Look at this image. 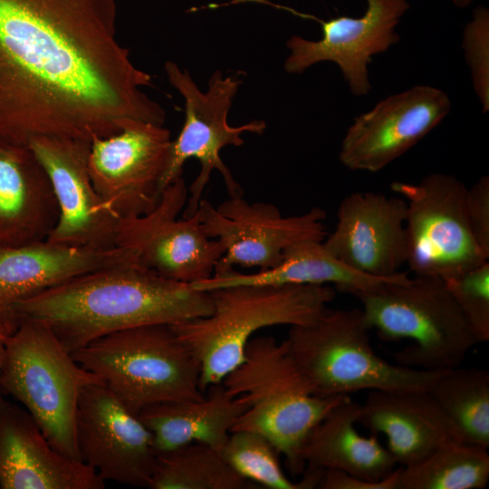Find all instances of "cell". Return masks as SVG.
Masks as SVG:
<instances>
[{
    "label": "cell",
    "mask_w": 489,
    "mask_h": 489,
    "mask_svg": "<svg viewBox=\"0 0 489 489\" xmlns=\"http://www.w3.org/2000/svg\"><path fill=\"white\" fill-rule=\"evenodd\" d=\"M116 19L115 0H0V139L91 143L130 120L164 125Z\"/></svg>",
    "instance_id": "6da1fadb"
},
{
    "label": "cell",
    "mask_w": 489,
    "mask_h": 489,
    "mask_svg": "<svg viewBox=\"0 0 489 489\" xmlns=\"http://www.w3.org/2000/svg\"><path fill=\"white\" fill-rule=\"evenodd\" d=\"M208 292L165 278L134 260L45 290L14 309L19 320L46 325L72 353L108 334L148 324L207 316Z\"/></svg>",
    "instance_id": "7a4b0ae2"
},
{
    "label": "cell",
    "mask_w": 489,
    "mask_h": 489,
    "mask_svg": "<svg viewBox=\"0 0 489 489\" xmlns=\"http://www.w3.org/2000/svg\"><path fill=\"white\" fill-rule=\"evenodd\" d=\"M208 292L209 315L170 324L200 365L204 393L244 361L257 331L312 323L335 297L331 285H234Z\"/></svg>",
    "instance_id": "3957f363"
},
{
    "label": "cell",
    "mask_w": 489,
    "mask_h": 489,
    "mask_svg": "<svg viewBox=\"0 0 489 489\" xmlns=\"http://www.w3.org/2000/svg\"><path fill=\"white\" fill-rule=\"evenodd\" d=\"M222 384L235 396L244 395L249 403L232 431L253 430L265 436L292 475L302 474L306 467L301 451L309 433L348 397L315 395L286 341L268 336L248 342L244 361Z\"/></svg>",
    "instance_id": "277c9868"
},
{
    "label": "cell",
    "mask_w": 489,
    "mask_h": 489,
    "mask_svg": "<svg viewBox=\"0 0 489 489\" xmlns=\"http://www.w3.org/2000/svg\"><path fill=\"white\" fill-rule=\"evenodd\" d=\"M369 331L361 309L326 308L313 322L291 327L284 340L320 397L360 390H428L445 371L391 364L374 351Z\"/></svg>",
    "instance_id": "5b68a950"
},
{
    "label": "cell",
    "mask_w": 489,
    "mask_h": 489,
    "mask_svg": "<svg viewBox=\"0 0 489 489\" xmlns=\"http://www.w3.org/2000/svg\"><path fill=\"white\" fill-rule=\"evenodd\" d=\"M369 330L388 341L413 344L397 352V364L424 370L458 367L479 343L444 281L409 276L354 294Z\"/></svg>",
    "instance_id": "8992f818"
},
{
    "label": "cell",
    "mask_w": 489,
    "mask_h": 489,
    "mask_svg": "<svg viewBox=\"0 0 489 489\" xmlns=\"http://www.w3.org/2000/svg\"><path fill=\"white\" fill-rule=\"evenodd\" d=\"M134 414L167 401L205 395L200 365L170 324H148L99 338L71 353Z\"/></svg>",
    "instance_id": "52a82bcc"
},
{
    "label": "cell",
    "mask_w": 489,
    "mask_h": 489,
    "mask_svg": "<svg viewBox=\"0 0 489 489\" xmlns=\"http://www.w3.org/2000/svg\"><path fill=\"white\" fill-rule=\"evenodd\" d=\"M100 381L42 322L19 320L7 339L0 389L26 408L52 446L68 458L81 461L76 419L82 391Z\"/></svg>",
    "instance_id": "ba28073f"
},
{
    "label": "cell",
    "mask_w": 489,
    "mask_h": 489,
    "mask_svg": "<svg viewBox=\"0 0 489 489\" xmlns=\"http://www.w3.org/2000/svg\"><path fill=\"white\" fill-rule=\"evenodd\" d=\"M164 69L170 85L184 98L186 117L180 133L171 141L160 188L162 191L182 177L187 159L197 158L201 168L188 188L189 196L182 214L183 217H190L198 209L203 190L214 169L223 177L229 197H242L243 189L221 159L220 150L225 146H242L244 141L241 136L244 132L262 135L266 123L254 120L238 127L228 124V111L242 84L236 77L224 76L217 70L208 81L207 91H201L187 69L180 70L174 62H167Z\"/></svg>",
    "instance_id": "9c48e42d"
},
{
    "label": "cell",
    "mask_w": 489,
    "mask_h": 489,
    "mask_svg": "<svg viewBox=\"0 0 489 489\" xmlns=\"http://www.w3.org/2000/svg\"><path fill=\"white\" fill-rule=\"evenodd\" d=\"M390 187L407 204L406 264L415 276L446 282L488 261L467 220V187L457 177L436 172Z\"/></svg>",
    "instance_id": "30bf717a"
},
{
    "label": "cell",
    "mask_w": 489,
    "mask_h": 489,
    "mask_svg": "<svg viewBox=\"0 0 489 489\" xmlns=\"http://www.w3.org/2000/svg\"><path fill=\"white\" fill-rule=\"evenodd\" d=\"M187 197L186 182L179 177L162 190L152 210L121 219L118 247L132 250L142 265L165 278L193 284L213 275L225 249L206 235L198 210L190 217L177 218Z\"/></svg>",
    "instance_id": "8fae6325"
},
{
    "label": "cell",
    "mask_w": 489,
    "mask_h": 489,
    "mask_svg": "<svg viewBox=\"0 0 489 489\" xmlns=\"http://www.w3.org/2000/svg\"><path fill=\"white\" fill-rule=\"evenodd\" d=\"M171 141L164 125L130 120L117 134L91 142L92 185L118 217L142 216L156 206Z\"/></svg>",
    "instance_id": "7c38bea8"
},
{
    "label": "cell",
    "mask_w": 489,
    "mask_h": 489,
    "mask_svg": "<svg viewBox=\"0 0 489 489\" xmlns=\"http://www.w3.org/2000/svg\"><path fill=\"white\" fill-rule=\"evenodd\" d=\"M209 238L218 240L225 249L216 268L234 265L276 266L290 245L304 240L323 241L328 233L326 213L320 207L283 216L273 204L248 203L242 197H230L216 207L201 199L198 209Z\"/></svg>",
    "instance_id": "4fadbf2b"
},
{
    "label": "cell",
    "mask_w": 489,
    "mask_h": 489,
    "mask_svg": "<svg viewBox=\"0 0 489 489\" xmlns=\"http://www.w3.org/2000/svg\"><path fill=\"white\" fill-rule=\"evenodd\" d=\"M76 436L81 461L102 480L149 488L157 457L152 435L103 381L82 391Z\"/></svg>",
    "instance_id": "5bb4252c"
},
{
    "label": "cell",
    "mask_w": 489,
    "mask_h": 489,
    "mask_svg": "<svg viewBox=\"0 0 489 489\" xmlns=\"http://www.w3.org/2000/svg\"><path fill=\"white\" fill-rule=\"evenodd\" d=\"M91 143L38 137L28 143L49 176L59 210L49 242L94 250L118 247L121 219L95 190L88 169Z\"/></svg>",
    "instance_id": "9a60e30c"
},
{
    "label": "cell",
    "mask_w": 489,
    "mask_h": 489,
    "mask_svg": "<svg viewBox=\"0 0 489 489\" xmlns=\"http://www.w3.org/2000/svg\"><path fill=\"white\" fill-rule=\"evenodd\" d=\"M451 107L446 92L428 85L390 95L348 128L340 161L353 171L379 172L439 125Z\"/></svg>",
    "instance_id": "2e32d148"
},
{
    "label": "cell",
    "mask_w": 489,
    "mask_h": 489,
    "mask_svg": "<svg viewBox=\"0 0 489 489\" xmlns=\"http://www.w3.org/2000/svg\"><path fill=\"white\" fill-rule=\"evenodd\" d=\"M360 17L338 16L320 21L322 37L312 41L292 35L286 43L290 54L284 62L289 73H302L321 62L336 63L351 93L371 91L368 65L376 54L399 41L396 26L410 8L408 0H366Z\"/></svg>",
    "instance_id": "e0dca14e"
},
{
    "label": "cell",
    "mask_w": 489,
    "mask_h": 489,
    "mask_svg": "<svg viewBox=\"0 0 489 489\" xmlns=\"http://www.w3.org/2000/svg\"><path fill=\"white\" fill-rule=\"evenodd\" d=\"M406 217L403 197L353 192L341 200L335 229L322 244L352 269L390 277L407 263Z\"/></svg>",
    "instance_id": "ac0fdd59"
},
{
    "label": "cell",
    "mask_w": 489,
    "mask_h": 489,
    "mask_svg": "<svg viewBox=\"0 0 489 489\" xmlns=\"http://www.w3.org/2000/svg\"><path fill=\"white\" fill-rule=\"evenodd\" d=\"M134 260L136 254L125 247L94 250L48 240L0 244V319L14 331L19 302L77 276Z\"/></svg>",
    "instance_id": "d6986e66"
},
{
    "label": "cell",
    "mask_w": 489,
    "mask_h": 489,
    "mask_svg": "<svg viewBox=\"0 0 489 489\" xmlns=\"http://www.w3.org/2000/svg\"><path fill=\"white\" fill-rule=\"evenodd\" d=\"M0 488L103 489L105 481L55 450L27 410L2 399Z\"/></svg>",
    "instance_id": "ffe728a7"
},
{
    "label": "cell",
    "mask_w": 489,
    "mask_h": 489,
    "mask_svg": "<svg viewBox=\"0 0 489 489\" xmlns=\"http://www.w3.org/2000/svg\"><path fill=\"white\" fill-rule=\"evenodd\" d=\"M358 424L382 434L397 465H411L449 442L457 429L428 390H369Z\"/></svg>",
    "instance_id": "44dd1931"
},
{
    "label": "cell",
    "mask_w": 489,
    "mask_h": 489,
    "mask_svg": "<svg viewBox=\"0 0 489 489\" xmlns=\"http://www.w3.org/2000/svg\"><path fill=\"white\" fill-rule=\"evenodd\" d=\"M58 216L49 176L33 150L0 139V244L46 240Z\"/></svg>",
    "instance_id": "7402d4cb"
},
{
    "label": "cell",
    "mask_w": 489,
    "mask_h": 489,
    "mask_svg": "<svg viewBox=\"0 0 489 489\" xmlns=\"http://www.w3.org/2000/svg\"><path fill=\"white\" fill-rule=\"evenodd\" d=\"M399 272L390 277L363 273L333 256L322 241L304 240L287 247L282 261L274 267L254 273H242L234 267L216 268L213 275L191 284L195 289L209 292L234 285H331L354 295L383 283L408 278Z\"/></svg>",
    "instance_id": "603a6c76"
},
{
    "label": "cell",
    "mask_w": 489,
    "mask_h": 489,
    "mask_svg": "<svg viewBox=\"0 0 489 489\" xmlns=\"http://www.w3.org/2000/svg\"><path fill=\"white\" fill-rule=\"evenodd\" d=\"M206 391L199 399L157 403L139 413L152 435L157 455L194 443L221 451L249 403L244 395L231 394L222 382Z\"/></svg>",
    "instance_id": "cb8c5ba5"
},
{
    "label": "cell",
    "mask_w": 489,
    "mask_h": 489,
    "mask_svg": "<svg viewBox=\"0 0 489 489\" xmlns=\"http://www.w3.org/2000/svg\"><path fill=\"white\" fill-rule=\"evenodd\" d=\"M360 404L346 397L309 433L301 455L306 466L334 469L368 480L389 475L397 463L379 440L357 427Z\"/></svg>",
    "instance_id": "d4e9b609"
},
{
    "label": "cell",
    "mask_w": 489,
    "mask_h": 489,
    "mask_svg": "<svg viewBox=\"0 0 489 489\" xmlns=\"http://www.w3.org/2000/svg\"><path fill=\"white\" fill-rule=\"evenodd\" d=\"M488 480V447L455 441L399 466L397 489H483Z\"/></svg>",
    "instance_id": "484cf974"
},
{
    "label": "cell",
    "mask_w": 489,
    "mask_h": 489,
    "mask_svg": "<svg viewBox=\"0 0 489 489\" xmlns=\"http://www.w3.org/2000/svg\"><path fill=\"white\" fill-rule=\"evenodd\" d=\"M462 442L489 446V373L479 368L446 369L428 389Z\"/></svg>",
    "instance_id": "4316f807"
},
{
    "label": "cell",
    "mask_w": 489,
    "mask_h": 489,
    "mask_svg": "<svg viewBox=\"0 0 489 489\" xmlns=\"http://www.w3.org/2000/svg\"><path fill=\"white\" fill-rule=\"evenodd\" d=\"M149 488L247 489L254 486L231 467L220 450L194 443L157 455Z\"/></svg>",
    "instance_id": "83f0119b"
},
{
    "label": "cell",
    "mask_w": 489,
    "mask_h": 489,
    "mask_svg": "<svg viewBox=\"0 0 489 489\" xmlns=\"http://www.w3.org/2000/svg\"><path fill=\"white\" fill-rule=\"evenodd\" d=\"M221 454L243 478L268 489L318 488L323 472V469L306 466L303 477L292 481L283 471L279 454L271 441L253 430L231 431Z\"/></svg>",
    "instance_id": "f1b7e54d"
},
{
    "label": "cell",
    "mask_w": 489,
    "mask_h": 489,
    "mask_svg": "<svg viewBox=\"0 0 489 489\" xmlns=\"http://www.w3.org/2000/svg\"><path fill=\"white\" fill-rule=\"evenodd\" d=\"M445 283L479 343L489 340V262Z\"/></svg>",
    "instance_id": "f546056e"
},
{
    "label": "cell",
    "mask_w": 489,
    "mask_h": 489,
    "mask_svg": "<svg viewBox=\"0 0 489 489\" xmlns=\"http://www.w3.org/2000/svg\"><path fill=\"white\" fill-rule=\"evenodd\" d=\"M462 48L469 67L475 92L484 113L489 110V10L484 5L473 11L463 33Z\"/></svg>",
    "instance_id": "4dcf8cb0"
},
{
    "label": "cell",
    "mask_w": 489,
    "mask_h": 489,
    "mask_svg": "<svg viewBox=\"0 0 489 489\" xmlns=\"http://www.w3.org/2000/svg\"><path fill=\"white\" fill-rule=\"evenodd\" d=\"M467 220L480 248L489 255V177L484 176L465 195Z\"/></svg>",
    "instance_id": "1f68e13d"
},
{
    "label": "cell",
    "mask_w": 489,
    "mask_h": 489,
    "mask_svg": "<svg viewBox=\"0 0 489 489\" xmlns=\"http://www.w3.org/2000/svg\"><path fill=\"white\" fill-rule=\"evenodd\" d=\"M399 467L379 480H368L334 469L322 472L318 488L321 489H397Z\"/></svg>",
    "instance_id": "d6a6232c"
},
{
    "label": "cell",
    "mask_w": 489,
    "mask_h": 489,
    "mask_svg": "<svg viewBox=\"0 0 489 489\" xmlns=\"http://www.w3.org/2000/svg\"><path fill=\"white\" fill-rule=\"evenodd\" d=\"M14 331V329L5 321L0 319V373L4 365L6 342L9 335ZM3 399L0 393V401Z\"/></svg>",
    "instance_id": "836d02e7"
},
{
    "label": "cell",
    "mask_w": 489,
    "mask_h": 489,
    "mask_svg": "<svg viewBox=\"0 0 489 489\" xmlns=\"http://www.w3.org/2000/svg\"><path fill=\"white\" fill-rule=\"evenodd\" d=\"M451 2L457 7L465 8L470 5L474 0H451Z\"/></svg>",
    "instance_id": "e575fe53"
},
{
    "label": "cell",
    "mask_w": 489,
    "mask_h": 489,
    "mask_svg": "<svg viewBox=\"0 0 489 489\" xmlns=\"http://www.w3.org/2000/svg\"><path fill=\"white\" fill-rule=\"evenodd\" d=\"M246 2L266 3L265 0H232L231 4H241V3H246Z\"/></svg>",
    "instance_id": "d590c367"
}]
</instances>
